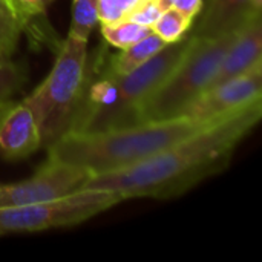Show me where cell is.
<instances>
[{"mask_svg":"<svg viewBox=\"0 0 262 262\" xmlns=\"http://www.w3.org/2000/svg\"><path fill=\"white\" fill-rule=\"evenodd\" d=\"M9 2L18 11V14L26 20L32 14L41 12L51 0H9Z\"/></svg>","mask_w":262,"mask_h":262,"instance_id":"20","label":"cell"},{"mask_svg":"<svg viewBox=\"0 0 262 262\" xmlns=\"http://www.w3.org/2000/svg\"><path fill=\"white\" fill-rule=\"evenodd\" d=\"M25 18L9 0H0V60H11L17 49Z\"/></svg>","mask_w":262,"mask_h":262,"instance_id":"13","label":"cell"},{"mask_svg":"<svg viewBox=\"0 0 262 262\" xmlns=\"http://www.w3.org/2000/svg\"><path fill=\"white\" fill-rule=\"evenodd\" d=\"M166 45L167 43L152 31L149 35H146L140 41L130 45L126 49H121V54L112 57V60L109 61V66L117 74H127V72L140 68L146 61H149Z\"/></svg>","mask_w":262,"mask_h":262,"instance_id":"12","label":"cell"},{"mask_svg":"<svg viewBox=\"0 0 262 262\" xmlns=\"http://www.w3.org/2000/svg\"><path fill=\"white\" fill-rule=\"evenodd\" d=\"M100 31L103 38L109 45L118 49H126L149 35L152 32V28L124 18L114 23H100Z\"/></svg>","mask_w":262,"mask_h":262,"instance_id":"14","label":"cell"},{"mask_svg":"<svg viewBox=\"0 0 262 262\" xmlns=\"http://www.w3.org/2000/svg\"><path fill=\"white\" fill-rule=\"evenodd\" d=\"M41 147L40 130L32 111L21 101L0 109V157L21 160Z\"/></svg>","mask_w":262,"mask_h":262,"instance_id":"9","label":"cell"},{"mask_svg":"<svg viewBox=\"0 0 262 262\" xmlns=\"http://www.w3.org/2000/svg\"><path fill=\"white\" fill-rule=\"evenodd\" d=\"M192 40L193 35L186 34L127 74H117L109 63H104L95 75L88 64L69 132H97L141 123L138 118L140 106L180 61Z\"/></svg>","mask_w":262,"mask_h":262,"instance_id":"2","label":"cell"},{"mask_svg":"<svg viewBox=\"0 0 262 262\" xmlns=\"http://www.w3.org/2000/svg\"><path fill=\"white\" fill-rule=\"evenodd\" d=\"M146 0H98V21L114 23L124 20Z\"/></svg>","mask_w":262,"mask_h":262,"instance_id":"18","label":"cell"},{"mask_svg":"<svg viewBox=\"0 0 262 262\" xmlns=\"http://www.w3.org/2000/svg\"><path fill=\"white\" fill-rule=\"evenodd\" d=\"M216 118L181 115L97 132H68L48 147V157L84 169L91 175L109 173L164 150Z\"/></svg>","mask_w":262,"mask_h":262,"instance_id":"3","label":"cell"},{"mask_svg":"<svg viewBox=\"0 0 262 262\" xmlns=\"http://www.w3.org/2000/svg\"><path fill=\"white\" fill-rule=\"evenodd\" d=\"M169 8L167 0H146L138 8H135L126 20H132L135 23L144 25V26H154V23L158 20V17L164 12V9Z\"/></svg>","mask_w":262,"mask_h":262,"instance_id":"19","label":"cell"},{"mask_svg":"<svg viewBox=\"0 0 262 262\" xmlns=\"http://www.w3.org/2000/svg\"><path fill=\"white\" fill-rule=\"evenodd\" d=\"M262 117V100L224 114L164 150L121 170L92 175L84 189H106L123 201L169 200L190 190L230 164L238 144Z\"/></svg>","mask_w":262,"mask_h":262,"instance_id":"1","label":"cell"},{"mask_svg":"<svg viewBox=\"0 0 262 262\" xmlns=\"http://www.w3.org/2000/svg\"><path fill=\"white\" fill-rule=\"evenodd\" d=\"M192 23L193 18L187 17L177 8L169 6L154 23L152 31L169 45L183 38L192 29Z\"/></svg>","mask_w":262,"mask_h":262,"instance_id":"16","label":"cell"},{"mask_svg":"<svg viewBox=\"0 0 262 262\" xmlns=\"http://www.w3.org/2000/svg\"><path fill=\"white\" fill-rule=\"evenodd\" d=\"M120 203L121 196L112 190L81 189L29 206L0 209V235L77 226Z\"/></svg>","mask_w":262,"mask_h":262,"instance_id":"6","label":"cell"},{"mask_svg":"<svg viewBox=\"0 0 262 262\" xmlns=\"http://www.w3.org/2000/svg\"><path fill=\"white\" fill-rule=\"evenodd\" d=\"M238 32H229L216 38L193 35L190 46L180 61L140 106V121L181 117L187 106L209 88Z\"/></svg>","mask_w":262,"mask_h":262,"instance_id":"5","label":"cell"},{"mask_svg":"<svg viewBox=\"0 0 262 262\" xmlns=\"http://www.w3.org/2000/svg\"><path fill=\"white\" fill-rule=\"evenodd\" d=\"M86 72L88 41L66 37L48 77L23 100L35 117L41 147L48 149L71 130Z\"/></svg>","mask_w":262,"mask_h":262,"instance_id":"4","label":"cell"},{"mask_svg":"<svg viewBox=\"0 0 262 262\" xmlns=\"http://www.w3.org/2000/svg\"><path fill=\"white\" fill-rule=\"evenodd\" d=\"M98 23V0H74L72 20L68 37L80 41H89V37Z\"/></svg>","mask_w":262,"mask_h":262,"instance_id":"15","label":"cell"},{"mask_svg":"<svg viewBox=\"0 0 262 262\" xmlns=\"http://www.w3.org/2000/svg\"><path fill=\"white\" fill-rule=\"evenodd\" d=\"M92 175L80 167L49 158L28 180L0 184V209L29 206L84 189Z\"/></svg>","mask_w":262,"mask_h":262,"instance_id":"7","label":"cell"},{"mask_svg":"<svg viewBox=\"0 0 262 262\" xmlns=\"http://www.w3.org/2000/svg\"><path fill=\"white\" fill-rule=\"evenodd\" d=\"M169 6L177 8L178 11H181L183 14H186L190 18H196V15L200 14L201 8H203V0H167Z\"/></svg>","mask_w":262,"mask_h":262,"instance_id":"21","label":"cell"},{"mask_svg":"<svg viewBox=\"0 0 262 262\" xmlns=\"http://www.w3.org/2000/svg\"><path fill=\"white\" fill-rule=\"evenodd\" d=\"M261 5L262 0H209L190 34L200 38H216L239 31L261 12Z\"/></svg>","mask_w":262,"mask_h":262,"instance_id":"11","label":"cell"},{"mask_svg":"<svg viewBox=\"0 0 262 262\" xmlns=\"http://www.w3.org/2000/svg\"><path fill=\"white\" fill-rule=\"evenodd\" d=\"M258 63H262V12L252 17L239 29L207 89L243 75Z\"/></svg>","mask_w":262,"mask_h":262,"instance_id":"10","label":"cell"},{"mask_svg":"<svg viewBox=\"0 0 262 262\" xmlns=\"http://www.w3.org/2000/svg\"><path fill=\"white\" fill-rule=\"evenodd\" d=\"M258 100H262V63L255 64L243 75L204 91L187 106L183 115L212 120Z\"/></svg>","mask_w":262,"mask_h":262,"instance_id":"8","label":"cell"},{"mask_svg":"<svg viewBox=\"0 0 262 262\" xmlns=\"http://www.w3.org/2000/svg\"><path fill=\"white\" fill-rule=\"evenodd\" d=\"M26 71L12 60H0V109L11 101V98L25 86Z\"/></svg>","mask_w":262,"mask_h":262,"instance_id":"17","label":"cell"}]
</instances>
